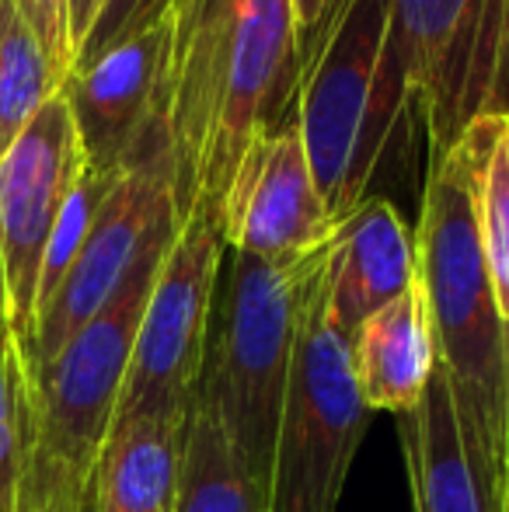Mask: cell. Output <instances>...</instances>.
<instances>
[{
  "label": "cell",
  "mask_w": 509,
  "mask_h": 512,
  "mask_svg": "<svg viewBox=\"0 0 509 512\" xmlns=\"http://www.w3.org/2000/svg\"><path fill=\"white\" fill-rule=\"evenodd\" d=\"M415 265L482 512H509V321L496 304L464 161L433 157Z\"/></svg>",
  "instance_id": "2"
},
{
  "label": "cell",
  "mask_w": 509,
  "mask_h": 512,
  "mask_svg": "<svg viewBox=\"0 0 509 512\" xmlns=\"http://www.w3.org/2000/svg\"><path fill=\"white\" fill-rule=\"evenodd\" d=\"M60 88V77L14 0H0V157L14 147L42 105L60 95Z\"/></svg>",
  "instance_id": "19"
},
{
  "label": "cell",
  "mask_w": 509,
  "mask_h": 512,
  "mask_svg": "<svg viewBox=\"0 0 509 512\" xmlns=\"http://www.w3.org/2000/svg\"><path fill=\"white\" fill-rule=\"evenodd\" d=\"M175 512H265L252 474L241 464V453L234 450L210 398L199 387L185 422Z\"/></svg>",
  "instance_id": "18"
},
{
  "label": "cell",
  "mask_w": 509,
  "mask_h": 512,
  "mask_svg": "<svg viewBox=\"0 0 509 512\" xmlns=\"http://www.w3.org/2000/svg\"><path fill=\"white\" fill-rule=\"evenodd\" d=\"M227 244L206 209H192L171 241L136 328L119 418L182 415L203 377L206 331ZM112 422V425H116Z\"/></svg>",
  "instance_id": "8"
},
{
  "label": "cell",
  "mask_w": 509,
  "mask_h": 512,
  "mask_svg": "<svg viewBox=\"0 0 509 512\" xmlns=\"http://www.w3.org/2000/svg\"><path fill=\"white\" fill-rule=\"evenodd\" d=\"M332 244L297 258L231 251L220 265L199 391L210 398L262 502L300 328L328 276Z\"/></svg>",
  "instance_id": "4"
},
{
  "label": "cell",
  "mask_w": 509,
  "mask_h": 512,
  "mask_svg": "<svg viewBox=\"0 0 509 512\" xmlns=\"http://www.w3.org/2000/svg\"><path fill=\"white\" fill-rule=\"evenodd\" d=\"M489 4L496 7V11H503V14H506V0H489Z\"/></svg>",
  "instance_id": "27"
},
{
  "label": "cell",
  "mask_w": 509,
  "mask_h": 512,
  "mask_svg": "<svg viewBox=\"0 0 509 512\" xmlns=\"http://www.w3.org/2000/svg\"><path fill=\"white\" fill-rule=\"evenodd\" d=\"M116 182H119V175H109V171H95V168L81 171L74 192H70L67 203H63V209H60V216H56V227H53V234H49L46 255H42L35 317H39V310L53 300V293L60 290V283L67 279L70 265L77 262L84 241H88L91 223H95L98 209H102V203L109 199V192L116 189Z\"/></svg>",
  "instance_id": "20"
},
{
  "label": "cell",
  "mask_w": 509,
  "mask_h": 512,
  "mask_svg": "<svg viewBox=\"0 0 509 512\" xmlns=\"http://www.w3.org/2000/svg\"><path fill=\"white\" fill-rule=\"evenodd\" d=\"M489 112H509V0H506V39H503V60H499V84Z\"/></svg>",
  "instance_id": "26"
},
{
  "label": "cell",
  "mask_w": 509,
  "mask_h": 512,
  "mask_svg": "<svg viewBox=\"0 0 509 512\" xmlns=\"http://www.w3.org/2000/svg\"><path fill=\"white\" fill-rule=\"evenodd\" d=\"M506 14L489 0H391L377 70L370 154L381 164L408 105H422L433 157L489 112L499 84Z\"/></svg>",
  "instance_id": "5"
},
{
  "label": "cell",
  "mask_w": 509,
  "mask_h": 512,
  "mask_svg": "<svg viewBox=\"0 0 509 512\" xmlns=\"http://www.w3.org/2000/svg\"><path fill=\"white\" fill-rule=\"evenodd\" d=\"M227 251L255 258H297L335 241L339 223L311 175L297 119L248 143L220 203Z\"/></svg>",
  "instance_id": "12"
},
{
  "label": "cell",
  "mask_w": 509,
  "mask_h": 512,
  "mask_svg": "<svg viewBox=\"0 0 509 512\" xmlns=\"http://www.w3.org/2000/svg\"><path fill=\"white\" fill-rule=\"evenodd\" d=\"M398 439L415 512H482L443 370L433 373L419 405L398 415Z\"/></svg>",
  "instance_id": "16"
},
{
  "label": "cell",
  "mask_w": 509,
  "mask_h": 512,
  "mask_svg": "<svg viewBox=\"0 0 509 512\" xmlns=\"http://www.w3.org/2000/svg\"><path fill=\"white\" fill-rule=\"evenodd\" d=\"M178 234L161 227L109 300L28 380L18 512H84L91 471L116 422L136 328Z\"/></svg>",
  "instance_id": "3"
},
{
  "label": "cell",
  "mask_w": 509,
  "mask_h": 512,
  "mask_svg": "<svg viewBox=\"0 0 509 512\" xmlns=\"http://www.w3.org/2000/svg\"><path fill=\"white\" fill-rule=\"evenodd\" d=\"M175 161L157 154L123 171L116 189L98 209L91 234L84 241L67 279L35 317L32 342L21 352L25 384L98 314L123 286L136 258L143 255L154 234L175 223Z\"/></svg>",
  "instance_id": "10"
},
{
  "label": "cell",
  "mask_w": 509,
  "mask_h": 512,
  "mask_svg": "<svg viewBox=\"0 0 509 512\" xmlns=\"http://www.w3.org/2000/svg\"><path fill=\"white\" fill-rule=\"evenodd\" d=\"M67 4H70V35H74V56H77V49H81V42L88 39L95 18L102 14L105 0H67Z\"/></svg>",
  "instance_id": "25"
},
{
  "label": "cell",
  "mask_w": 509,
  "mask_h": 512,
  "mask_svg": "<svg viewBox=\"0 0 509 512\" xmlns=\"http://www.w3.org/2000/svg\"><path fill=\"white\" fill-rule=\"evenodd\" d=\"M328 0H293V14H297V39H300V63H304V53L311 49V39L318 32L321 18H325Z\"/></svg>",
  "instance_id": "24"
},
{
  "label": "cell",
  "mask_w": 509,
  "mask_h": 512,
  "mask_svg": "<svg viewBox=\"0 0 509 512\" xmlns=\"http://www.w3.org/2000/svg\"><path fill=\"white\" fill-rule=\"evenodd\" d=\"M419 276L415 234L387 199L367 196L346 220L328 258L325 310L346 338Z\"/></svg>",
  "instance_id": "13"
},
{
  "label": "cell",
  "mask_w": 509,
  "mask_h": 512,
  "mask_svg": "<svg viewBox=\"0 0 509 512\" xmlns=\"http://www.w3.org/2000/svg\"><path fill=\"white\" fill-rule=\"evenodd\" d=\"M356 387L370 411L405 415L422 401L433 373L440 370L433 314L419 276L401 297L384 304L349 338Z\"/></svg>",
  "instance_id": "14"
},
{
  "label": "cell",
  "mask_w": 509,
  "mask_h": 512,
  "mask_svg": "<svg viewBox=\"0 0 509 512\" xmlns=\"http://www.w3.org/2000/svg\"><path fill=\"white\" fill-rule=\"evenodd\" d=\"M164 112L178 223L220 203L248 143L297 119L300 39L293 0H171Z\"/></svg>",
  "instance_id": "1"
},
{
  "label": "cell",
  "mask_w": 509,
  "mask_h": 512,
  "mask_svg": "<svg viewBox=\"0 0 509 512\" xmlns=\"http://www.w3.org/2000/svg\"><path fill=\"white\" fill-rule=\"evenodd\" d=\"M325 283L300 328L265 512H339L356 450L367 436L370 408L356 387L349 338L325 310Z\"/></svg>",
  "instance_id": "7"
},
{
  "label": "cell",
  "mask_w": 509,
  "mask_h": 512,
  "mask_svg": "<svg viewBox=\"0 0 509 512\" xmlns=\"http://www.w3.org/2000/svg\"><path fill=\"white\" fill-rule=\"evenodd\" d=\"M18 14L25 18V25L32 28V35L39 39L42 53H46L53 74L60 77V84L74 70V35H70V4L67 0H14Z\"/></svg>",
  "instance_id": "23"
},
{
  "label": "cell",
  "mask_w": 509,
  "mask_h": 512,
  "mask_svg": "<svg viewBox=\"0 0 509 512\" xmlns=\"http://www.w3.org/2000/svg\"><path fill=\"white\" fill-rule=\"evenodd\" d=\"M28 384L21 370L18 345L11 338L0 300V512H18L21 460H25Z\"/></svg>",
  "instance_id": "21"
},
{
  "label": "cell",
  "mask_w": 509,
  "mask_h": 512,
  "mask_svg": "<svg viewBox=\"0 0 509 512\" xmlns=\"http://www.w3.org/2000/svg\"><path fill=\"white\" fill-rule=\"evenodd\" d=\"M168 49L171 25L164 18L63 81L60 95L88 168L123 175L147 157L171 154L164 112Z\"/></svg>",
  "instance_id": "11"
},
{
  "label": "cell",
  "mask_w": 509,
  "mask_h": 512,
  "mask_svg": "<svg viewBox=\"0 0 509 512\" xmlns=\"http://www.w3.org/2000/svg\"><path fill=\"white\" fill-rule=\"evenodd\" d=\"M454 150L468 171L496 304L509 321V112H482L461 129Z\"/></svg>",
  "instance_id": "17"
},
{
  "label": "cell",
  "mask_w": 509,
  "mask_h": 512,
  "mask_svg": "<svg viewBox=\"0 0 509 512\" xmlns=\"http://www.w3.org/2000/svg\"><path fill=\"white\" fill-rule=\"evenodd\" d=\"M185 422L189 411L119 418L91 471L84 512H175Z\"/></svg>",
  "instance_id": "15"
},
{
  "label": "cell",
  "mask_w": 509,
  "mask_h": 512,
  "mask_svg": "<svg viewBox=\"0 0 509 512\" xmlns=\"http://www.w3.org/2000/svg\"><path fill=\"white\" fill-rule=\"evenodd\" d=\"M391 0H328L304 53L297 126L311 175L335 223L370 196L377 161L370 154L377 70Z\"/></svg>",
  "instance_id": "6"
},
{
  "label": "cell",
  "mask_w": 509,
  "mask_h": 512,
  "mask_svg": "<svg viewBox=\"0 0 509 512\" xmlns=\"http://www.w3.org/2000/svg\"><path fill=\"white\" fill-rule=\"evenodd\" d=\"M84 168L88 161L63 95L42 105L0 157V300L18 356L32 342L49 234Z\"/></svg>",
  "instance_id": "9"
},
{
  "label": "cell",
  "mask_w": 509,
  "mask_h": 512,
  "mask_svg": "<svg viewBox=\"0 0 509 512\" xmlns=\"http://www.w3.org/2000/svg\"><path fill=\"white\" fill-rule=\"evenodd\" d=\"M168 7H171V0H105L102 14H98L95 25H91L88 39L77 49L74 70L91 67L98 56L116 49L119 42L161 25V21L168 18ZM74 70H70V74H74Z\"/></svg>",
  "instance_id": "22"
}]
</instances>
